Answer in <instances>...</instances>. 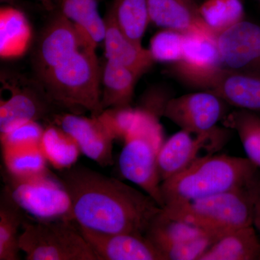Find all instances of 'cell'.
I'll return each instance as SVG.
<instances>
[{
  "mask_svg": "<svg viewBox=\"0 0 260 260\" xmlns=\"http://www.w3.org/2000/svg\"><path fill=\"white\" fill-rule=\"evenodd\" d=\"M220 238L205 234L171 248L166 251V260H200Z\"/></svg>",
  "mask_w": 260,
  "mask_h": 260,
  "instance_id": "d6a6232c",
  "label": "cell"
},
{
  "mask_svg": "<svg viewBox=\"0 0 260 260\" xmlns=\"http://www.w3.org/2000/svg\"><path fill=\"white\" fill-rule=\"evenodd\" d=\"M259 174V169L247 158L205 155L162 181L164 208L240 189L254 182Z\"/></svg>",
  "mask_w": 260,
  "mask_h": 260,
  "instance_id": "7a4b0ae2",
  "label": "cell"
},
{
  "mask_svg": "<svg viewBox=\"0 0 260 260\" xmlns=\"http://www.w3.org/2000/svg\"><path fill=\"white\" fill-rule=\"evenodd\" d=\"M253 226L256 229L260 238V198L258 196L255 207H254V216H253Z\"/></svg>",
  "mask_w": 260,
  "mask_h": 260,
  "instance_id": "836d02e7",
  "label": "cell"
},
{
  "mask_svg": "<svg viewBox=\"0 0 260 260\" xmlns=\"http://www.w3.org/2000/svg\"><path fill=\"white\" fill-rule=\"evenodd\" d=\"M223 68L260 76V25L242 20L216 37Z\"/></svg>",
  "mask_w": 260,
  "mask_h": 260,
  "instance_id": "30bf717a",
  "label": "cell"
},
{
  "mask_svg": "<svg viewBox=\"0 0 260 260\" xmlns=\"http://www.w3.org/2000/svg\"><path fill=\"white\" fill-rule=\"evenodd\" d=\"M205 234L207 233L199 228L168 216L162 209L152 220L145 235L165 259L164 254L171 248Z\"/></svg>",
  "mask_w": 260,
  "mask_h": 260,
  "instance_id": "7402d4cb",
  "label": "cell"
},
{
  "mask_svg": "<svg viewBox=\"0 0 260 260\" xmlns=\"http://www.w3.org/2000/svg\"><path fill=\"white\" fill-rule=\"evenodd\" d=\"M6 172L18 179H27L47 172V160L39 146L2 148Z\"/></svg>",
  "mask_w": 260,
  "mask_h": 260,
  "instance_id": "83f0119b",
  "label": "cell"
},
{
  "mask_svg": "<svg viewBox=\"0 0 260 260\" xmlns=\"http://www.w3.org/2000/svg\"><path fill=\"white\" fill-rule=\"evenodd\" d=\"M104 20L106 35L104 42L107 60L123 65L140 77L144 74L155 61L150 50L129 40L109 15Z\"/></svg>",
  "mask_w": 260,
  "mask_h": 260,
  "instance_id": "ac0fdd59",
  "label": "cell"
},
{
  "mask_svg": "<svg viewBox=\"0 0 260 260\" xmlns=\"http://www.w3.org/2000/svg\"><path fill=\"white\" fill-rule=\"evenodd\" d=\"M200 10L216 37L244 19L240 0H208L200 6Z\"/></svg>",
  "mask_w": 260,
  "mask_h": 260,
  "instance_id": "f1b7e54d",
  "label": "cell"
},
{
  "mask_svg": "<svg viewBox=\"0 0 260 260\" xmlns=\"http://www.w3.org/2000/svg\"><path fill=\"white\" fill-rule=\"evenodd\" d=\"M23 212L4 186L0 196V260L20 259L18 231L25 220Z\"/></svg>",
  "mask_w": 260,
  "mask_h": 260,
  "instance_id": "603a6c76",
  "label": "cell"
},
{
  "mask_svg": "<svg viewBox=\"0 0 260 260\" xmlns=\"http://www.w3.org/2000/svg\"><path fill=\"white\" fill-rule=\"evenodd\" d=\"M258 1H259V3H260V0H258Z\"/></svg>",
  "mask_w": 260,
  "mask_h": 260,
  "instance_id": "8d00e7d4",
  "label": "cell"
},
{
  "mask_svg": "<svg viewBox=\"0 0 260 260\" xmlns=\"http://www.w3.org/2000/svg\"><path fill=\"white\" fill-rule=\"evenodd\" d=\"M49 122L54 123L73 137L81 153L102 167L114 164V138L98 116L78 115L75 113L54 114Z\"/></svg>",
  "mask_w": 260,
  "mask_h": 260,
  "instance_id": "8fae6325",
  "label": "cell"
},
{
  "mask_svg": "<svg viewBox=\"0 0 260 260\" xmlns=\"http://www.w3.org/2000/svg\"><path fill=\"white\" fill-rule=\"evenodd\" d=\"M227 104L218 95L205 90L169 99L162 116L181 129L208 133L227 115Z\"/></svg>",
  "mask_w": 260,
  "mask_h": 260,
  "instance_id": "9c48e42d",
  "label": "cell"
},
{
  "mask_svg": "<svg viewBox=\"0 0 260 260\" xmlns=\"http://www.w3.org/2000/svg\"><path fill=\"white\" fill-rule=\"evenodd\" d=\"M259 198H260V186H259Z\"/></svg>",
  "mask_w": 260,
  "mask_h": 260,
  "instance_id": "d590c367",
  "label": "cell"
},
{
  "mask_svg": "<svg viewBox=\"0 0 260 260\" xmlns=\"http://www.w3.org/2000/svg\"><path fill=\"white\" fill-rule=\"evenodd\" d=\"M11 90L9 99L0 104V134L6 133L15 126L30 121L48 119L56 113V104L46 93L35 89L8 86Z\"/></svg>",
  "mask_w": 260,
  "mask_h": 260,
  "instance_id": "9a60e30c",
  "label": "cell"
},
{
  "mask_svg": "<svg viewBox=\"0 0 260 260\" xmlns=\"http://www.w3.org/2000/svg\"><path fill=\"white\" fill-rule=\"evenodd\" d=\"M259 186L260 174L254 182L244 187L165 207L162 212L207 234L222 238L229 233L252 225Z\"/></svg>",
  "mask_w": 260,
  "mask_h": 260,
  "instance_id": "3957f363",
  "label": "cell"
},
{
  "mask_svg": "<svg viewBox=\"0 0 260 260\" xmlns=\"http://www.w3.org/2000/svg\"><path fill=\"white\" fill-rule=\"evenodd\" d=\"M44 128L37 121H28L15 126L0 134L2 148L39 146Z\"/></svg>",
  "mask_w": 260,
  "mask_h": 260,
  "instance_id": "4dcf8cb0",
  "label": "cell"
},
{
  "mask_svg": "<svg viewBox=\"0 0 260 260\" xmlns=\"http://www.w3.org/2000/svg\"><path fill=\"white\" fill-rule=\"evenodd\" d=\"M200 260H260V238L253 225L225 234Z\"/></svg>",
  "mask_w": 260,
  "mask_h": 260,
  "instance_id": "ffe728a7",
  "label": "cell"
},
{
  "mask_svg": "<svg viewBox=\"0 0 260 260\" xmlns=\"http://www.w3.org/2000/svg\"><path fill=\"white\" fill-rule=\"evenodd\" d=\"M58 177L69 194L73 221L84 229L145 234L162 209L147 193L82 165L60 171Z\"/></svg>",
  "mask_w": 260,
  "mask_h": 260,
  "instance_id": "6da1fadb",
  "label": "cell"
},
{
  "mask_svg": "<svg viewBox=\"0 0 260 260\" xmlns=\"http://www.w3.org/2000/svg\"><path fill=\"white\" fill-rule=\"evenodd\" d=\"M19 237L27 260H99L74 222L25 220Z\"/></svg>",
  "mask_w": 260,
  "mask_h": 260,
  "instance_id": "8992f818",
  "label": "cell"
},
{
  "mask_svg": "<svg viewBox=\"0 0 260 260\" xmlns=\"http://www.w3.org/2000/svg\"><path fill=\"white\" fill-rule=\"evenodd\" d=\"M32 31L23 13L12 7L0 10V56L2 59H17L28 51Z\"/></svg>",
  "mask_w": 260,
  "mask_h": 260,
  "instance_id": "d6986e66",
  "label": "cell"
},
{
  "mask_svg": "<svg viewBox=\"0 0 260 260\" xmlns=\"http://www.w3.org/2000/svg\"><path fill=\"white\" fill-rule=\"evenodd\" d=\"M42 3L44 8L49 11H52L55 9L58 5H60L61 0H38Z\"/></svg>",
  "mask_w": 260,
  "mask_h": 260,
  "instance_id": "e575fe53",
  "label": "cell"
},
{
  "mask_svg": "<svg viewBox=\"0 0 260 260\" xmlns=\"http://www.w3.org/2000/svg\"><path fill=\"white\" fill-rule=\"evenodd\" d=\"M107 15L129 40L142 45L150 23L148 0H114Z\"/></svg>",
  "mask_w": 260,
  "mask_h": 260,
  "instance_id": "d4e9b609",
  "label": "cell"
},
{
  "mask_svg": "<svg viewBox=\"0 0 260 260\" xmlns=\"http://www.w3.org/2000/svg\"><path fill=\"white\" fill-rule=\"evenodd\" d=\"M228 129L239 135L247 158L260 170V117L251 111L239 109L223 119Z\"/></svg>",
  "mask_w": 260,
  "mask_h": 260,
  "instance_id": "4316f807",
  "label": "cell"
},
{
  "mask_svg": "<svg viewBox=\"0 0 260 260\" xmlns=\"http://www.w3.org/2000/svg\"><path fill=\"white\" fill-rule=\"evenodd\" d=\"M60 6L61 13L94 46L104 42L106 23L99 14L97 0H61Z\"/></svg>",
  "mask_w": 260,
  "mask_h": 260,
  "instance_id": "484cf974",
  "label": "cell"
},
{
  "mask_svg": "<svg viewBox=\"0 0 260 260\" xmlns=\"http://www.w3.org/2000/svg\"><path fill=\"white\" fill-rule=\"evenodd\" d=\"M174 65L178 76L196 87L222 68L216 37L203 34H185L182 57Z\"/></svg>",
  "mask_w": 260,
  "mask_h": 260,
  "instance_id": "2e32d148",
  "label": "cell"
},
{
  "mask_svg": "<svg viewBox=\"0 0 260 260\" xmlns=\"http://www.w3.org/2000/svg\"><path fill=\"white\" fill-rule=\"evenodd\" d=\"M5 187L17 204L37 220L73 221L71 200L58 175L50 171L18 179L6 172Z\"/></svg>",
  "mask_w": 260,
  "mask_h": 260,
  "instance_id": "52a82bcc",
  "label": "cell"
},
{
  "mask_svg": "<svg viewBox=\"0 0 260 260\" xmlns=\"http://www.w3.org/2000/svg\"><path fill=\"white\" fill-rule=\"evenodd\" d=\"M184 42V34L164 29L152 38L149 50L154 61L175 64L182 57Z\"/></svg>",
  "mask_w": 260,
  "mask_h": 260,
  "instance_id": "f546056e",
  "label": "cell"
},
{
  "mask_svg": "<svg viewBox=\"0 0 260 260\" xmlns=\"http://www.w3.org/2000/svg\"><path fill=\"white\" fill-rule=\"evenodd\" d=\"M229 139V132L215 127L205 133L181 129L164 141L158 158L159 177L164 181L179 174L198 159L203 153L218 152Z\"/></svg>",
  "mask_w": 260,
  "mask_h": 260,
  "instance_id": "ba28073f",
  "label": "cell"
},
{
  "mask_svg": "<svg viewBox=\"0 0 260 260\" xmlns=\"http://www.w3.org/2000/svg\"><path fill=\"white\" fill-rule=\"evenodd\" d=\"M150 23L181 34L214 36L194 0H148Z\"/></svg>",
  "mask_w": 260,
  "mask_h": 260,
  "instance_id": "e0dca14e",
  "label": "cell"
},
{
  "mask_svg": "<svg viewBox=\"0 0 260 260\" xmlns=\"http://www.w3.org/2000/svg\"><path fill=\"white\" fill-rule=\"evenodd\" d=\"M139 78L129 68L107 60L102 76L103 109L131 106L135 85Z\"/></svg>",
  "mask_w": 260,
  "mask_h": 260,
  "instance_id": "44dd1931",
  "label": "cell"
},
{
  "mask_svg": "<svg viewBox=\"0 0 260 260\" xmlns=\"http://www.w3.org/2000/svg\"><path fill=\"white\" fill-rule=\"evenodd\" d=\"M94 46L62 13L53 19L41 37L36 56L40 77L80 49Z\"/></svg>",
  "mask_w": 260,
  "mask_h": 260,
  "instance_id": "7c38bea8",
  "label": "cell"
},
{
  "mask_svg": "<svg viewBox=\"0 0 260 260\" xmlns=\"http://www.w3.org/2000/svg\"><path fill=\"white\" fill-rule=\"evenodd\" d=\"M40 148L47 162L59 172L75 165L82 153L74 138L51 122L44 128Z\"/></svg>",
  "mask_w": 260,
  "mask_h": 260,
  "instance_id": "cb8c5ba5",
  "label": "cell"
},
{
  "mask_svg": "<svg viewBox=\"0 0 260 260\" xmlns=\"http://www.w3.org/2000/svg\"><path fill=\"white\" fill-rule=\"evenodd\" d=\"M159 117L137 108L136 117L119 155V168L123 177L141 188L162 208L158 158L165 140Z\"/></svg>",
  "mask_w": 260,
  "mask_h": 260,
  "instance_id": "5b68a950",
  "label": "cell"
},
{
  "mask_svg": "<svg viewBox=\"0 0 260 260\" xmlns=\"http://www.w3.org/2000/svg\"><path fill=\"white\" fill-rule=\"evenodd\" d=\"M96 47L86 46L41 76L44 90L59 107L88 111L98 116L102 105V76Z\"/></svg>",
  "mask_w": 260,
  "mask_h": 260,
  "instance_id": "277c9868",
  "label": "cell"
},
{
  "mask_svg": "<svg viewBox=\"0 0 260 260\" xmlns=\"http://www.w3.org/2000/svg\"><path fill=\"white\" fill-rule=\"evenodd\" d=\"M198 88L212 92L229 105L260 111V76L220 68L200 81Z\"/></svg>",
  "mask_w": 260,
  "mask_h": 260,
  "instance_id": "5bb4252c",
  "label": "cell"
},
{
  "mask_svg": "<svg viewBox=\"0 0 260 260\" xmlns=\"http://www.w3.org/2000/svg\"><path fill=\"white\" fill-rule=\"evenodd\" d=\"M78 228L99 260H165L145 234H104Z\"/></svg>",
  "mask_w": 260,
  "mask_h": 260,
  "instance_id": "4fadbf2b",
  "label": "cell"
},
{
  "mask_svg": "<svg viewBox=\"0 0 260 260\" xmlns=\"http://www.w3.org/2000/svg\"><path fill=\"white\" fill-rule=\"evenodd\" d=\"M136 115L137 108L134 109L129 106L104 109L98 117L114 140L124 142L134 123Z\"/></svg>",
  "mask_w": 260,
  "mask_h": 260,
  "instance_id": "1f68e13d",
  "label": "cell"
}]
</instances>
